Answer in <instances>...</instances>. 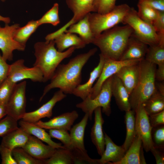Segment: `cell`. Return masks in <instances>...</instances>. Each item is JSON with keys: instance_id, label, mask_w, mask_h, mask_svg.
Masks as SVG:
<instances>
[{"instance_id": "obj_20", "label": "cell", "mask_w": 164, "mask_h": 164, "mask_svg": "<svg viewBox=\"0 0 164 164\" xmlns=\"http://www.w3.org/2000/svg\"><path fill=\"white\" fill-rule=\"evenodd\" d=\"M111 91L120 110L125 112L131 109L129 95L121 80L115 74L112 76Z\"/></svg>"}, {"instance_id": "obj_24", "label": "cell", "mask_w": 164, "mask_h": 164, "mask_svg": "<svg viewBox=\"0 0 164 164\" xmlns=\"http://www.w3.org/2000/svg\"><path fill=\"white\" fill-rule=\"evenodd\" d=\"M30 135L22 128L18 127L2 137L1 145L12 151L15 148L24 146Z\"/></svg>"}, {"instance_id": "obj_19", "label": "cell", "mask_w": 164, "mask_h": 164, "mask_svg": "<svg viewBox=\"0 0 164 164\" xmlns=\"http://www.w3.org/2000/svg\"><path fill=\"white\" fill-rule=\"evenodd\" d=\"M148 48L133 34L129 38L120 60H128L144 59Z\"/></svg>"}, {"instance_id": "obj_31", "label": "cell", "mask_w": 164, "mask_h": 164, "mask_svg": "<svg viewBox=\"0 0 164 164\" xmlns=\"http://www.w3.org/2000/svg\"><path fill=\"white\" fill-rule=\"evenodd\" d=\"M143 105L148 115L162 111L164 110V95L156 90Z\"/></svg>"}, {"instance_id": "obj_51", "label": "cell", "mask_w": 164, "mask_h": 164, "mask_svg": "<svg viewBox=\"0 0 164 164\" xmlns=\"http://www.w3.org/2000/svg\"><path fill=\"white\" fill-rule=\"evenodd\" d=\"M7 115L6 105L0 104V119Z\"/></svg>"}, {"instance_id": "obj_16", "label": "cell", "mask_w": 164, "mask_h": 164, "mask_svg": "<svg viewBox=\"0 0 164 164\" xmlns=\"http://www.w3.org/2000/svg\"><path fill=\"white\" fill-rule=\"evenodd\" d=\"M22 148L32 157L40 160L50 158L56 149L48 145L44 144L42 141L31 135Z\"/></svg>"}, {"instance_id": "obj_23", "label": "cell", "mask_w": 164, "mask_h": 164, "mask_svg": "<svg viewBox=\"0 0 164 164\" xmlns=\"http://www.w3.org/2000/svg\"><path fill=\"white\" fill-rule=\"evenodd\" d=\"M19 124L20 127L28 133L35 136L49 145L56 149L65 148L61 143L53 141L49 133L46 132L44 129L35 123L27 122L22 119L19 121Z\"/></svg>"}, {"instance_id": "obj_18", "label": "cell", "mask_w": 164, "mask_h": 164, "mask_svg": "<svg viewBox=\"0 0 164 164\" xmlns=\"http://www.w3.org/2000/svg\"><path fill=\"white\" fill-rule=\"evenodd\" d=\"M94 112V123L91 129V137L98 154L101 156L105 148L104 135L103 130L104 121L102 116L101 107L96 108Z\"/></svg>"}, {"instance_id": "obj_13", "label": "cell", "mask_w": 164, "mask_h": 164, "mask_svg": "<svg viewBox=\"0 0 164 164\" xmlns=\"http://www.w3.org/2000/svg\"><path fill=\"white\" fill-rule=\"evenodd\" d=\"M94 0H66L68 7L72 12V19L62 27L53 32L56 36L65 31L71 25L76 23L90 13L94 12Z\"/></svg>"}, {"instance_id": "obj_45", "label": "cell", "mask_w": 164, "mask_h": 164, "mask_svg": "<svg viewBox=\"0 0 164 164\" xmlns=\"http://www.w3.org/2000/svg\"><path fill=\"white\" fill-rule=\"evenodd\" d=\"M150 125L152 128L164 124V110L149 115Z\"/></svg>"}, {"instance_id": "obj_36", "label": "cell", "mask_w": 164, "mask_h": 164, "mask_svg": "<svg viewBox=\"0 0 164 164\" xmlns=\"http://www.w3.org/2000/svg\"><path fill=\"white\" fill-rule=\"evenodd\" d=\"M59 5L55 3L53 7L47 11L39 19L37 20L40 26L44 24H50L55 26L60 23L59 16Z\"/></svg>"}, {"instance_id": "obj_42", "label": "cell", "mask_w": 164, "mask_h": 164, "mask_svg": "<svg viewBox=\"0 0 164 164\" xmlns=\"http://www.w3.org/2000/svg\"><path fill=\"white\" fill-rule=\"evenodd\" d=\"M70 150L73 156L74 164H99L98 159L91 158L87 152H83L73 148Z\"/></svg>"}, {"instance_id": "obj_34", "label": "cell", "mask_w": 164, "mask_h": 164, "mask_svg": "<svg viewBox=\"0 0 164 164\" xmlns=\"http://www.w3.org/2000/svg\"><path fill=\"white\" fill-rule=\"evenodd\" d=\"M137 7V12L139 17L144 21L152 25L158 15L159 11L148 4L139 1Z\"/></svg>"}, {"instance_id": "obj_26", "label": "cell", "mask_w": 164, "mask_h": 164, "mask_svg": "<svg viewBox=\"0 0 164 164\" xmlns=\"http://www.w3.org/2000/svg\"><path fill=\"white\" fill-rule=\"evenodd\" d=\"M64 32L76 33L86 45L92 43L94 37L92 32L88 20V14L77 22L71 25Z\"/></svg>"}, {"instance_id": "obj_15", "label": "cell", "mask_w": 164, "mask_h": 164, "mask_svg": "<svg viewBox=\"0 0 164 164\" xmlns=\"http://www.w3.org/2000/svg\"><path fill=\"white\" fill-rule=\"evenodd\" d=\"M78 114L76 111L63 113L46 121L40 120L35 123L46 129H60L70 131Z\"/></svg>"}, {"instance_id": "obj_33", "label": "cell", "mask_w": 164, "mask_h": 164, "mask_svg": "<svg viewBox=\"0 0 164 164\" xmlns=\"http://www.w3.org/2000/svg\"><path fill=\"white\" fill-rule=\"evenodd\" d=\"M144 59L158 66L164 64V45L149 46Z\"/></svg>"}, {"instance_id": "obj_47", "label": "cell", "mask_w": 164, "mask_h": 164, "mask_svg": "<svg viewBox=\"0 0 164 164\" xmlns=\"http://www.w3.org/2000/svg\"><path fill=\"white\" fill-rule=\"evenodd\" d=\"M143 2L155 9L164 12V0H139Z\"/></svg>"}, {"instance_id": "obj_50", "label": "cell", "mask_w": 164, "mask_h": 164, "mask_svg": "<svg viewBox=\"0 0 164 164\" xmlns=\"http://www.w3.org/2000/svg\"><path fill=\"white\" fill-rule=\"evenodd\" d=\"M156 90L161 94L164 95V84L163 82H155Z\"/></svg>"}, {"instance_id": "obj_21", "label": "cell", "mask_w": 164, "mask_h": 164, "mask_svg": "<svg viewBox=\"0 0 164 164\" xmlns=\"http://www.w3.org/2000/svg\"><path fill=\"white\" fill-rule=\"evenodd\" d=\"M138 63L124 66L115 74L121 80L129 96L138 81L139 73Z\"/></svg>"}, {"instance_id": "obj_32", "label": "cell", "mask_w": 164, "mask_h": 164, "mask_svg": "<svg viewBox=\"0 0 164 164\" xmlns=\"http://www.w3.org/2000/svg\"><path fill=\"white\" fill-rule=\"evenodd\" d=\"M74 159L71 151L66 148L56 149L49 158L45 160L44 164H73Z\"/></svg>"}, {"instance_id": "obj_25", "label": "cell", "mask_w": 164, "mask_h": 164, "mask_svg": "<svg viewBox=\"0 0 164 164\" xmlns=\"http://www.w3.org/2000/svg\"><path fill=\"white\" fill-rule=\"evenodd\" d=\"M88 118V114H85L81 121L70 129V135L72 149L75 148L87 152L84 146V137Z\"/></svg>"}, {"instance_id": "obj_10", "label": "cell", "mask_w": 164, "mask_h": 164, "mask_svg": "<svg viewBox=\"0 0 164 164\" xmlns=\"http://www.w3.org/2000/svg\"><path fill=\"white\" fill-rule=\"evenodd\" d=\"M19 27L18 24L11 26L5 24L4 27L0 26V49L3 58L6 61L12 60L14 50L23 51L25 49L26 46L17 42L13 38L14 32Z\"/></svg>"}, {"instance_id": "obj_43", "label": "cell", "mask_w": 164, "mask_h": 164, "mask_svg": "<svg viewBox=\"0 0 164 164\" xmlns=\"http://www.w3.org/2000/svg\"><path fill=\"white\" fill-rule=\"evenodd\" d=\"M152 26L159 39V44L164 45V12L159 11Z\"/></svg>"}, {"instance_id": "obj_1", "label": "cell", "mask_w": 164, "mask_h": 164, "mask_svg": "<svg viewBox=\"0 0 164 164\" xmlns=\"http://www.w3.org/2000/svg\"><path fill=\"white\" fill-rule=\"evenodd\" d=\"M97 51L96 48L79 54L66 64H60L50 79V83L45 87L39 101L52 89L58 88L65 94H72L81 81L82 69L89 59Z\"/></svg>"}, {"instance_id": "obj_37", "label": "cell", "mask_w": 164, "mask_h": 164, "mask_svg": "<svg viewBox=\"0 0 164 164\" xmlns=\"http://www.w3.org/2000/svg\"><path fill=\"white\" fill-rule=\"evenodd\" d=\"M16 84L8 78L0 85V104L6 105L12 94Z\"/></svg>"}, {"instance_id": "obj_14", "label": "cell", "mask_w": 164, "mask_h": 164, "mask_svg": "<svg viewBox=\"0 0 164 164\" xmlns=\"http://www.w3.org/2000/svg\"><path fill=\"white\" fill-rule=\"evenodd\" d=\"M66 94L60 90L56 92L52 98L36 110L26 112L22 119L35 123L42 118H50L53 114V109L56 104L64 99Z\"/></svg>"}, {"instance_id": "obj_17", "label": "cell", "mask_w": 164, "mask_h": 164, "mask_svg": "<svg viewBox=\"0 0 164 164\" xmlns=\"http://www.w3.org/2000/svg\"><path fill=\"white\" fill-rule=\"evenodd\" d=\"M105 148L98 159L99 164H116L124 156L126 152L122 145L118 146L112 141L105 133H104Z\"/></svg>"}, {"instance_id": "obj_3", "label": "cell", "mask_w": 164, "mask_h": 164, "mask_svg": "<svg viewBox=\"0 0 164 164\" xmlns=\"http://www.w3.org/2000/svg\"><path fill=\"white\" fill-rule=\"evenodd\" d=\"M54 40L36 43L34 45L36 60L33 66L39 68L43 76V82L50 80L60 63L70 56L76 48L71 47L62 52L55 48Z\"/></svg>"}, {"instance_id": "obj_27", "label": "cell", "mask_w": 164, "mask_h": 164, "mask_svg": "<svg viewBox=\"0 0 164 164\" xmlns=\"http://www.w3.org/2000/svg\"><path fill=\"white\" fill-rule=\"evenodd\" d=\"M54 40L57 50L60 52L71 47H74L76 49H82L86 45L80 37L73 33L64 32L58 35Z\"/></svg>"}, {"instance_id": "obj_38", "label": "cell", "mask_w": 164, "mask_h": 164, "mask_svg": "<svg viewBox=\"0 0 164 164\" xmlns=\"http://www.w3.org/2000/svg\"><path fill=\"white\" fill-rule=\"evenodd\" d=\"M152 139L153 146L163 151L164 147V125H161L152 128Z\"/></svg>"}, {"instance_id": "obj_46", "label": "cell", "mask_w": 164, "mask_h": 164, "mask_svg": "<svg viewBox=\"0 0 164 164\" xmlns=\"http://www.w3.org/2000/svg\"><path fill=\"white\" fill-rule=\"evenodd\" d=\"M10 66L0 53V85L7 78Z\"/></svg>"}, {"instance_id": "obj_5", "label": "cell", "mask_w": 164, "mask_h": 164, "mask_svg": "<svg viewBox=\"0 0 164 164\" xmlns=\"http://www.w3.org/2000/svg\"><path fill=\"white\" fill-rule=\"evenodd\" d=\"M130 8L128 5L123 4L116 5L111 11L106 13H89L88 20L94 37L103 32L122 23Z\"/></svg>"}, {"instance_id": "obj_29", "label": "cell", "mask_w": 164, "mask_h": 164, "mask_svg": "<svg viewBox=\"0 0 164 164\" xmlns=\"http://www.w3.org/2000/svg\"><path fill=\"white\" fill-rule=\"evenodd\" d=\"M135 121V112L134 111L131 109L125 111V121L126 128V135L122 146L126 152L136 135Z\"/></svg>"}, {"instance_id": "obj_53", "label": "cell", "mask_w": 164, "mask_h": 164, "mask_svg": "<svg viewBox=\"0 0 164 164\" xmlns=\"http://www.w3.org/2000/svg\"><path fill=\"white\" fill-rule=\"evenodd\" d=\"M0 21L4 22L5 24H9L10 22V19L9 17L2 16L0 15Z\"/></svg>"}, {"instance_id": "obj_48", "label": "cell", "mask_w": 164, "mask_h": 164, "mask_svg": "<svg viewBox=\"0 0 164 164\" xmlns=\"http://www.w3.org/2000/svg\"><path fill=\"white\" fill-rule=\"evenodd\" d=\"M155 157L157 164H164V155L163 150L158 149L153 146L150 151Z\"/></svg>"}, {"instance_id": "obj_6", "label": "cell", "mask_w": 164, "mask_h": 164, "mask_svg": "<svg viewBox=\"0 0 164 164\" xmlns=\"http://www.w3.org/2000/svg\"><path fill=\"white\" fill-rule=\"evenodd\" d=\"M122 23L130 26L133 29V34L148 46L159 43V37L152 25L141 19L134 8L130 7Z\"/></svg>"}, {"instance_id": "obj_8", "label": "cell", "mask_w": 164, "mask_h": 164, "mask_svg": "<svg viewBox=\"0 0 164 164\" xmlns=\"http://www.w3.org/2000/svg\"><path fill=\"white\" fill-rule=\"evenodd\" d=\"M26 81L16 84L6 105L7 115L17 121L22 119L26 112Z\"/></svg>"}, {"instance_id": "obj_30", "label": "cell", "mask_w": 164, "mask_h": 164, "mask_svg": "<svg viewBox=\"0 0 164 164\" xmlns=\"http://www.w3.org/2000/svg\"><path fill=\"white\" fill-rule=\"evenodd\" d=\"M39 26L37 20L29 21L24 26L19 27L15 30L13 33L14 39L20 44L26 46L28 39Z\"/></svg>"}, {"instance_id": "obj_11", "label": "cell", "mask_w": 164, "mask_h": 164, "mask_svg": "<svg viewBox=\"0 0 164 164\" xmlns=\"http://www.w3.org/2000/svg\"><path fill=\"white\" fill-rule=\"evenodd\" d=\"M101 74L92 89L89 95L91 99L96 97L100 92L104 82L108 78L116 74L122 67L128 65L137 64L141 60H121L105 58Z\"/></svg>"}, {"instance_id": "obj_44", "label": "cell", "mask_w": 164, "mask_h": 164, "mask_svg": "<svg viewBox=\"0 0 164 164\" xmlns=\"http://www.w3.org/2000/svg\"><path fill=\"white\" fill-rule=\"evenodd\" d=\"M0 154L2 164H17L12 156V150L1 145H0Z\"/></svg>"}, {"instance_id": "obj_4", "label": "cell", "mask_w": 164, "mask_h": 164, "mask_svg": "<svg viewBox=\"0 0 164 164\" xmlns=\"http://www.w3.org/2000/svg\"><path fill=\"white\" fill-rule=\"evenodd\" d=\"M139 77L137 84L129 96L131 109L135 110L144 103L156 91V65L144 58L138 63Z\"/></svg>"}, {"instance_id": "obj_28", "label": "cell", "mask_w": 164, "mask_h": 164, "mask_svg": "<svg viewBox=\"0 0 164 164\" xmlns=\"http://www.w3.org/2000/svg\"><path fill=\"white\" fill-rule=\"evenodd\" d=\"M142 142L137 135L122 159L116 164H140V154Z\"/></svg>"}, {"instance_id": "obj_39", "label": "cell", "mask_w": 164, "mask_h": 164, "mask_svg": "<svg viewBox=\"0 0 164 164\" xmlns=\"http://www.w3.org/2000/svg\"><path fill=\"white\" fill-rule=\"evenodd\" d=\"M68 131L60 129H51L49 131V134L51 138L60 140L64 147L68 149H72L71 139Z\"/></svg>"}, {"instance_id": "obj_12", "label": "cell", "mask_w": 164, "mask_h": 164, "mask_svg": "<svg viewBox=\"0 0 164 164\" xmlns=\"http://www.w3.org/2000/svg\"><path fill=\"white\" fill-rule=\"evenodd\" d=\"M135 111L136 135L140 138L143 149L146 152H148L153 146L151 136L152 127L149 122V115L143 105L138 107Z\"/></svg>"}, {"instance_id": "obj_52", "label": "cell", "mask_w": 164, "mask_h": 164, "mask_svg": "<svg viewBox=\"0 0 164 164\" xmlns=\"http://www.w3.org/2000/svg\"><path fill=\"white\" fill-rule=\"evenodd\" d=\"M143 147H142L140 154V164H146L145 160L144 158L143 152Z\"/></svg>"}, {"instance_id": "obj_22", "label": "cell", "mask_w": 164, "mask_h": 164, "mask_svg": "<svg viewBox=\"0 0 164 164\" xmlns=\"http://www.w3.org/2000/svg\"><path fill=\"white\" fill-rule=\"evenodd\" d=\"M99 61L97 65L91 72L87 81L82 84H79L73 91L72 94L80 97L83 100L90 94L93 85L100 76L104 62V58L99 54Z\"/></svg>"}, {"instance_id": "obj_41", "label": "cell", "mask_w": 164, "mask_h": 164, "mask_svg": "<svg viewBox=\"0 0 164 164\" xmlns=\"http://www.w3.org/2000/svg\"><path fill=\"white\" fill-rule=\"evenodd\" d=\"M7 115L0 121V137H3L18 127L17 121Z\"/></svg>"}, {"instance_id": "obj_54", "label": "cell", "mask_w": 164, "mask_h": 164, "mask_svg": "<svg viewBox=\"0 0 164 164\" xmlns=\"http://www.w3.org/2000/svg\"><path fill=\"white\" fill-rule=\"evenodd\" d=\"M6 0H1V1L2 2H5Z\"/></svg>"}, {"instance_id": "obj_2", "label": "cell", "mask_w": 164, "mask_h": 164, "mask_svg": "<svg viewBox=\"0 0 164 164\" xmlns=\"http://www.w3.org/2000/svg\"><path fill=\"white\" fill-rule=\"evenodd\" d=\"M133 33V29L128 25L116 26L95 37L92 43L99 49L100 54L105 58L120 60Z\"/></svg>"}, {"instance_id": "obj_9", "label": "cell", "mask_w": 164, "mask_h": 164, "mask_svg": "<svg viewBox=\"0 0 164 164\" xmlns=\"http://www.w3.org/2000/svg\"><path fill=\"white\" fill-rule=\"evenodd\" d=\"M24 63V60L21 59L10 65L7 78L15 84L26 79L34 82H43V76L40 69L34 66L27 67Z\"/></svg>"}, {"instance_id": "obj_7", "label": "cell", "mask_w": 164, "mask_h": 164, "mask_svg": "<svg viewBox=\"0 0 164 164\" xmlns=\"http://www.w3.org/2000/svg\"><path fill=\"white\" fill-rule=\"evenodd\" d=\"M112 76L104 82L100 92L94 98L91 99L89 95L82 102L76 104L77 108L81 109L85 114H88L90 120H92L94 110L98 107H101L102 112L106 115H110L111 113V101L112 96Z\"/></svg>"}, {"instance_id": "obj_35", "label": "cell", "mask_w": 164, "mask_h": 164, "mask_svg": "<svg viewBox=\"0 0 164 164\" xmlns=\"http://www.w3.org/2000/svg\"><path fill=\"white\" fill-rule=\"evenodd\" d=\"M12 156L17 164H44L45 160L36 159L22 147H17L12 151Z\"/></svg>"}, {"instance_id": "obj_49", "label": "cell", "mask_w": 164, "mask_h": 164, "mask_svg": "<svg viewBox=\"0 0 164 164\" xmlns=\"http://www.w3.org/2000/svg\"><path fill=\"white\" fill-rule=\"evenodd\" d=\"M155 78L159 81L164 80V64L158 66L155 72Z\"/></svg>"}, {"instance_id": "obj_40", "label": "cell", "mask_w": 164, "mask_h": 164, "mask_svg": "<svg viewBox=\"0 0 164 164\" xmlns=\"http://www.w3.org/2000/svg\"><path fill=\"white\" fill-rule=\"evenodd\" d=\"M117 0H94V12L104 14L110 12L116 5L115 3Z\"/></svg>"}]
</instances>
